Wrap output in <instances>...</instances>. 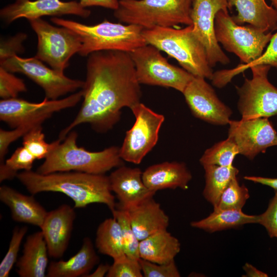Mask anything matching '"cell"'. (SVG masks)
I'll list each match as a JSON object with an SVG mask.
<instances>
[{
  "label": "cell",
  "mask_w": 277,
  "mask_h": 277,
  "mask_svg": "<svg viewBox=\"0 0 277 277\" xmlns=\"http://www.w3.org/2000/svg\"><path fill=\"white\" fill-rule=\"evenodd\" d=\"M88 56L83 101L75 118L60 132L62 141L82 124H90L97 132H106L119 121L123 108L131 109L141 103V84L130 53L100 51Z\"/></svg>",
  "instance_id": "obj_1"
},
{
  "label": "cell",
  "mask_w": 277,
  "mask_h": 277,
  "mask_svg": "<svg viewBox=\"0 0 277 277\" xmlns=\"http://www.w3.org/2000/svg\"><path fill=\"white\" fill-rule=\"evenodd\" d=\"M16 178L32 195L44 192L65 194L73 201L74 208L100 203L106 205L111 212L116 208L109 176L105 174L77 171L43 174L30 170L18 173Z\"/></svg>",
  "instance_id": "obj_2"
},
{
  "label": "cell",
  "mask_w": 277,
  "mask_h": 277,
  "mask_svg": "<svg viewBox=\"0 0 277 277\" xmlns=\"http://www.w3.org/2000/svg\"><path fill=\"white\" fill-rule=\"evenodd\" d=\"M77 136L76 131H71L54 147L36 171L43 174L66 171L105 174L124 165L120 147L112 146L102 151H90L77 145Z\"/></svg>",
  "instance_id": "obj_3"
},
{
  "label": "cell",
  "mask_w": 277,
  "mask_h": 277,
  "mask_svg": "<svg viewBox=\"0 0 277 277\" xmlns=\"http://www.w3.org/2000/svg\"><path fill=\"white\" fill-rule=\"evenodd\" d=\"M50 21L57 26L71 29L80 36L82 45L78 54L82 56L100 51L130 53L147 44L143 34L144 29L135 25H124L105 19L96 25H87L57 17H52Z\"/></svg>",
  "instance_id": "obj_4"
},
{
  "label": "cell",
  "mask_w": 277,
  "mask_h": 277,
  "mask_svg": "<svg viewBox=\"0 0 277 277\" xmlns=\"http://www.w3.org/2000/svg\"><path fill=\"white\" fill-rule=\"evenodd\" d=\"M147 43L175 58L194 76L212 80L213 72L204 47L193 32L192 24L182 29L157 27L144 29Z\"/></svg>",
  "instance_id": "obj_5"
},
{
  "label": "cell",
  "mask_w": 277,
  "mask_h": 277,
  "mask_svg": "<svg viewBox=\"0 0 277 277\" xmlns=\"http://www.w3.org/2000/svg\"><path fill=\"white\" fill-rule=\"evenodd\" d=\"M193 0H120L114 17L126 24L144 29L174 27L192 24L191 11Z\"/></svg>",
  "instance_id": "obj_6"
},
{
  "label": "cell",
  "mask_w": 277,
  "mask_h": 277,
  "mask_svg": "<svg viewBox=\"0 0 277 277\" xmlns=\"http://www.w3.org/2000/svg\"><path fill=\"white\" fill-rule=\"evenodd\" d=\"M215 37L228 52L236 55L244 63L250 64L264 53L272 36L249 25L237 24L228 10L219 11L215 18Z\"/></svg>",
  "instance_id": "obj_7"
},
{
  "label": "cell",
  "mask_w": 277,
  "mask_h": 277,
  "mask_svg": "<svg viewBox=\"0 0 277 277\" xmlns=\"http://www.w3.org/2000/svg\"><path fill=\"white\" fill-rule=\"evenodd\" d=\"M37 37L35 57L64 73L71 57L81 50L80 36L71 29L53 26L42 18L28 20Z\"/></svg>",
  "instance_id": "obj_8"
},
{
  "label": "cell",
  "mask_w": 277,
  "mask_h": 277,
  "mask_svg": "<svg viewBox=\"0 0 277 277\" xmlns=\"http://www.w3.org/2000/svg\"><path fill=\"white\" fill-rule=\"evenodd\" d=\"M155 46L147 44L130 53L140 84L171 88L182 93L194 76L170 64Z\"/></svg>",
  "instance_id": "obj_9"
},
{
  "label": "cell",
  "mask_w": 277,
  "mask_h": 277,
  "mask_svg": "<svg viewBox=\"0 0 277 277\" xmlns=\"http://www.w3.org/2000/svg\"><path fill=\"white\" fill-rule=\"evenodd\" d=\"M271 67L268 65L252 66V78H245L242 86L236 87L238 108L242 118H268L277 114V88L268 79Z\"/></svg>",
  "instance_id": "obj_10"
},
{
  "label": "cell",
  "mask_w": 277,
  "mask_h": 277,
  "mask_svg": "<svg viewBox=\"0 0 277 277\" xmlns=\"http://www.w3.org/2000/svg\"><path fill=\"white\" fill-rule=\"evenodd\" d=\"M130 109L135 121L126 132L120 155L123 161L139 164L156 144L165 117L142 103Z\"/></svg>",
  "instance_id": "obj_11"
},
{
  "label": "cell",
  "mask_w": 277,
  "mask_h": 277,
  "mask_svg": "<svg viewBox=\"0 0 277 277\" xmlns=\"http://www.w3.org/2000/svg\"><path fill=\"white\" fill-rule=\"evenodd\" d=\"M43 62L35 56L23 58L15 55L0 61V66L10 72L26 75L43 89L45 97L49 100H57L82 89L84 81L70 78Z\"/></svg>",
  "instance_id": "obj_12"
},
{
  "label": "cell",
  "mask_w": 277,
  "mask_h": 277,
  "mask_svg": "<svg viewBox=\"0 0 277 277\" xmlns=\"http://www.w3.org/2000/svg\"><path fill=\"white\" fill-rule=\"evenodd\" d=\"M82 98L81 90L61 99L49 100L45 97L39 103L18 97L1 100L0 120L12 128L29 124L42 125L54 113L74 107Z\"/></svg>",
  "instance_id": "obj_13"
},
{
  "label": "cell",
  "mask_w": 277,
  "mask_h": 277,
  "mask_svg": "<svg viewBox=\"0 0 277 277\" xmlns=\"http://www.w3.org/2000/svg\"><path fill=\"white\" fill-rule=\"evenodd\" d=\"M230 8L228 0H193L191 18L193 32L205 48L211 67L217 63L227 65L230 59L223 51L215 34V16L220 10Z\"/></svg>",
  "instance_id": "obj_14"
},
{
  "label": "cell",
  "mask_w": 277,
  "mask_h": 277,
  "mask_svg": "<svg viewBox=\"0 0 277 277\" xmlns=\"http://www.w3.org/2000/svg\"><path fill=\"white\" fill-rule=\"evenodd\" d=\"M228 124V137L236 144L239 154L249 160L277 146V132L267 117L230 120Z\"/></svg>",
  "instance_id": "obj_15"
},
{
  "label": "cell",
  "mask_w": 277,
  "mask_h": 277,
  "mask_svg": "<svg viewBox=\"0 0 277 277\" xmlns=\"http://www.w3.org/2000/svg\"><path fill=\"white\" fill-rule=\"evenodd\" d=\"M182 93L196 118L214 125L229 124L231 110L219 98L205 78L194 76Z\"/></svg>",
  "instance_id": "obj_16"
},
{
  "label": "cell",
  "mask_w": 277,
  "mask_h": 277,
  "mask_svg": "<svg viewBox=\"0 0 277 277\" xmlns=\"http://www.w3.org/2000/svg\"><path fill=\"white\" fill-rule=\"evenodd\" d=\"M91 11L83 7L79 2L61 0H15L1 9V18L9 24L17 19L28 20L42 18L44 16L57 17L74 15L83 18L90 16Z\"/></svg>",
  "instance_id": "obj_17"
},
{
  "label": "cell",
  "mask_w": 277,
  "mask_h": 277,
  "mask_svg": "<svg viewBox=\"0 0 277 277\" xmlns=\"http://www.w3.org/2000/svg\"><path fill=\"white\" fill-rule=\"evenodd\" d=\"M76 219L74 209L68 204L47 212L40 228L50 257L62 258L66 251Z\"/></svg>",
  "instance_id": "obj_18"
},
{
  "label": "cell",
  "mask_w": 277,
  "mask_h": 277,
  "mask_svg": "<svg viewBox=\"0 0 277 277\" xmlns=\"http://www.w3.org/2000/svg\"><path fill=\"white\" fill-rule=\"evenodd\" d=\"M140 168L123 165L108 176L111 190L119 201L117 207L127 209L154 196L156 192L146 186Z\"/></svg>",
  "instance_id": "obj_19"
},
{
  "label": "cell",
  "mask_w": 277,
  "mask_h": 277,
  "mask_svg": "<svg viewBox=\"0 0 277 277\" xmlns=\"http://www.w3.org/2000/svg\"><path fill=\"white\" fill-rule=\"evenodd\" d=\"M142 177L148 188L156 192L177 188L186 190L192 175L184 163L165 162L147 168L143 172Z\"/></svg>",
  "instance_id": "obj_20"
},
{
  "label": "cell",
  "mask_w": 277,
  "mask_h": 277,
  "mask_svg": "<svg viewBox=\"0 0 277 277\" xmlns=\"http://www.w3.org/2000/svg\"><path fill=\"white\" fill-rule=\"evenodd\" d=\"M125 210L128 213L133 229L140 241L166 230L168 227L169 217L153 197Z\"/></svg>",
  "instance_id": "obj_21"
},
{
  "label": "cell",
  "mask_w": 277,
  "mask_h": 277,
  "mask_svg": "<svg viewBox=\"0 0 277 277\" xmlns=\"http://www.w3.org/2000/svg\"><path fill=\"white\" fill-rule=\"evenodd\" d=\"M0 200L9 208L14 221L39 228L42 226L47 212L33 195L23 194L3 185L0 187Z\"/></svg>",
  "instance_id": "obj_22"
},
{
  "label": "cell",
  "mask_w": 277,
  "mask_h": 277,
  "mask_svg": "<svg viewBox=\"0 0 277 277\" xmlns=\"http://www.w3.org/2000/svg\"><path fill=\"white\" fill-rule=\"evenodd\" d=\"M237 11L232 17L238 25L244 23L266 33L277 30V10L265 0H228Z\"/></svg>",
  "instance_id": "obj_23"
},
{
  "label": "cell",
  "mask_w": 277,
  "mask_h": 277,
  "mask_svg": "<svg viewBox=\"0 0 277 277\" xmlns=\"http://www.w3.org/2000/svg\"><path fill=\"white\" fill-rule=\"evenodd\" d=\"M100 258L88 237L83 239L81 248L67 261L51 262L48 267V277H86L99 263Z\"/></svg>",
  "instance_id": "obj_24"
},
{
  "label": "cell",
  "mask_w": 277,
  "mask_h": 277,
  "mask_svg": "<svg viewBox=\"0 0 277 277\" xmlns=\"http://www.w3.org/2000/svg\"><path fill=\"white\" fill-rule=\"evenodd\" d=\"M48 251L41 231L29 235L24 244L22 255L16 263L21 277H45L48 267Z\"/></svg>",
  "instance_id": "obj_25"
},
{
  "label": "cell",
  "mask_w": 277,
  "mask_h": 277,
  "mask_svg": "<svg viewBox=\"0 0 277 277\" xmlns=\"http://www.w3.org/2000/svg\"><path fill=\"white\" fill-rule=\"evenodd\" d=\"M180 250L181 244L179 240L167 229L157 232L140 242V258L157 264H165L174 261Z\"/></svg>",
  "instance_id": "obj_26"
},
{
  "label": "cell",
  "mask_w": 277,
  "mask_h": 277,
  "mask_svg": "<svg viewBox=\"0 0 277 277\" xmlns=\"http://www.w3.org/2000/svg\"><path fill=\"white\" fill-rule=\"evenodd\" d=\"M258 215H248L242 209L214 208L208 216L193 221L191 226L213 232L238 227L246 224L258 223Z\"/></svg>",
  "instance_id": "obj_27"
},
{
  "label": "cell",
  "mask_w": 277,
  "mask_h": 277,
  "mask_svg": "<svg viewBox=\"0 0 277 277\" xmlns=\"http://www.w3.org/2000/svg\"><path fill=\"white\" fill-rule=\"evenodd\" d=\"M95 245L98 252L113 260L125 254L120 225L114 216L106 219L98 226Z\"/></svg>",
  "instance_id": "obj_28"
},
{
  "label": "cell",
  "mask_w": 277,
  "mask_h": 277,
  "mask_svg": "<svg viewBox=\"0 0 277 277\" xmlns=\"http://www.w3.org/2000/svg\"><path fill=\"white\" fill-rule=\"evenodd\" d=\"M205 170V185L203 190L205 199L216 207L220 197L230 182L236 177L239 170L234 166L214 165L203 166Z\"/></svg>",
  "instance_id": "obj_29"
},
{
  "label": "cell",
  "mask_w": 277,
  "mask_h": 277,
  "mask_svg": "<svg viewBox=\"0 0 277 277\" xmlns=\"http://www.w3.org/2000/svg\"><path fill=\"white\" fill-rule=\"evenodd\" d=\"M258 65H268L277 69V32L272 35L266 50L256 61L248 64H241L233 69L218 71L216 77L222 84L225 85L234 76Z\"/></svg>",
  "instance_id": "obj_30"
},
{
  "label": "cell",
  "mask_w": 277,
  "mask_h": 277,
  "mask_svg": "<svg viewBox=\"0 0 277 277\" xmlns=\"http://www.w3.org/2000/svg\"><path fill=\"white\" fill-rule=\"evenodd\" d=\"M239 154L236 144L229 138L214 144L205 150L200 159L202 166L214 165L221 166H233L235 156Z\"/></svg>",
  "instance_id": "obj_31"
},
{
  "label": "cell",
  "mask_w": 277,
  "mask_h": 277,
  "mask_svg": "<svg viewBox=\"0 0 277 277\" xmlns=\"http://www.w3.org/2000/svg\"><path fill=\"white\" fill-rule=\"evenodd\" d=\"M112 213L120 225L125 254L130 258L139 259L140 241L134 233L127 211L116 207Z\"/></svg>",
  "instance_id": "obj_32"
},
{
  "label": "cell",
  "mask_w": 277,
  "mask_h": 277,
  "mask_svg": "<svg viewBox=\"0 0 277 277\" xmlns=\"http://www.w3.org/2000/svg\"><path fill=\"white\" fill-rule=\"evenodd\" d=\"M42 132V125L37 126L23 137V146L25 147L36 160L45 159L54 147L61 141L58 138L56 141L48 143Z\"/></svg>",
  "instance_id": "obj_33"
},
{
  "label": "cell",
  "mask_w": 277,
  "mask_h": 277,
  "mask_svg": "<svg viewBox=\"0 0 277 277\" xmlns=\"http://www.w3.org/2000/svg\"><path fill=\"white\" fill-rule=\"evenodd\" d=\"M249 196L248 189L244 185H240L236 177L223 191L214 208L242 209Z\"/></svg>",
  "instance_id": "obj_34"
},
{
  "label": "cell",
  "mask_w": 277,
  "mask_h": 277,
  "mask_svg": "<svg viewBox=\"0 0 277 277\" xmlns=\"http://www.w3.org/2000/svg\"><path fill=\"white\" fill-rule=\"evenodd\" d=\"M27 226H16L13 230L8 251L0 264V277H8L17 261L18 253L23 238L28 231Z\"/></svg>",
  "instance_id": "obj_35"
},
{
  "label": "cell",
  "mask_w": 277,
  "mask_h": 277,
  "mask_svg": "<svg viewBox=\"0 0 277 277\" xmlns=\"http://www.w3.org/2000/svg\"><path fill=\"white\" fill-rule=\"evenodd\" d=\"M139 259L130 258L126 254L113 260L106 275L107 277H143Z\"/></svg>",
  "instance_id": "obj_36"
},
{
  "label": "cell",
  "mask_w": 277,
  "mask_h": 277,
  "mask_svg": "<svg viewBox=\"0 0 277 277\" xmlns=\"http://www.w3.org/2000/svg\"><path fill=\"white\" fill-rule=\"evenodd\" d=\"M27 91L23 80L0 66V97L2 100L17 97L20 93Z\"/></svg>",
  "instance_id": "obj_37"
},
{
  "label": "cell",
  "mask_w": 277,
  "mask_h": 277,
  "mask_svg": "<svg viewBox=\"0 0 277 277\" xmlns=\"http://www.w3.org/2000/svg\"><path fill=\"white\" fill-rule=\"evenodd\" d=\"M143 276L145 277H180V272L175 261L165 264H157L140 258Z\"/></svg>",
  "instance_id": "obj_38"
},
{
  "label": "cell",
  "mask_w": 277,
  "mask_h": 277,
  "mask_svg": "<svg viewBox=\"0 0 277 277\" xmlns=\"http://www.w3.org/2000/svg\"><path fill=\"white\" fill-rule=\"evenodd\" d=\"M42 125L29 124L19 126L12 130L0 129V164L4 163V158L10 145L21 137H23L33 128Z\"/></svg>",
  "instance_id": "obj_39"
},
{
  "label": "cell",
  "mask_w": 277,
  "mask_h": 277,
  "mask_svg": "<svg viewBox=\"0 0 277 277\" xmlns=\"http://www.w3.org/2000/svg\"><path fill=\"white\" fill-rule=\"evenodd\" d=\"M35 158L23 146L18 147L11 156L4 162L10 169L16 172L19 170L30 171Z\"/></svg>",
  "instance_id": "obj_40"
},
{
  "label": "cell",
  "mask_w": 277,
  "mask_h": 277,
  "mask_svg": "<svg viewBox=\"0 0 277 277\" xmlns=\"http://www.w3.org/2000/svg\"><path fill=\"white\" fill-rule=\"evenodd\" d=\"M258 223L263 226L271 238H277V190L266 211L258 215Z\"/></svg>",
  "instance_id": "obj_41"
},
{
  "label": "cell",
  "mask_w": 277,
  "mask_h": 277,
  "mask_svg": "<svg viewBox=\"0 0 277 277\" xmlns=\"http://www.w3.org/2000/svg\"><path fill=\"white\" fill-rule=\"evenodd\" d=\"M27 35L19 33L7 39H2L0 48V61L5 60L24 51L23 43Z\"/></svg>",
  "instance_id": "obj_42"
},
{
  "label": "cell",
  "mask_w": 277,
  "mask_h": 277,
  "mask_svg": "<svg viewBox=\"0 0 277 277\" xmlns=\"http://www.w3.org/2000/svg\"><path fill=\"white\" fill-rule=\"evenodd\" d=\"M120 0H80L81 5L84 8L89 7H101L107 9L116 10Z\"/></svg>",
  "instance_id": "obj_43"
},
{
  "label": "cell",
  "mask_w": 277,
  "mask_h": 277,
  "mask_svg": "<svg viewBox=\"0 0 277 277\" xmlns=\"http://www.w3.org/2000/svg\"><path fill=\"white\" fill-rule=\"evenodd\" d=\"M244 179L254 183L266 185L277 190V178H269L256 176H245Z\"/></svg>",
  "instance_id": "obj_44"
},
{
  "label": "cell",
  "mask_w": 277,
  "mask_h": 277,
  "mask_svg": "<svg viewBox=\"0 0 277 277\" xmlns=\"http://www.w3.org/2000/svg\"><path fill=\"white\" fill-rule=\"evenodd\" d=\"M18 172L8 168L5 163L0 164V182L5 180H11L16 177Z\"/></svg>",
  "instance_id": "obj_45"
},
{
  "label": "cell",
  "mask_w": 277,
  "mask_h": 277,
  "mask_svg": "<svg viewBox=\"0 0 277 277\" xmlns=\"http://www.w3.org/2000/svg\"><path fill=\"white\" fill-rule=\"evenodd\" d=\"M246 272V276L248 277H267V273L258 270L252 265L246 263L243 267Z\"/></svg>",
  "instance_id": "obj_46"
},
{
  "label": "cell",
  "mask_w": 277,
  "mask_h": 277,
  "mask_svg": "<svg viewBox=\"0 0 277 277\" xmlns=\"http://www.w3.org/2000/svg\"><path fill=\"white\" fill-rule=\"evenodd\" d=\"M110 265L108 264H100L94 271L89 273L86 277H103L106 276Z\"/></svg>",
  "instance_id": "obj_47"
},
{
  "label": "cell",
  "mask_w": 277,
  "mask_h": 277,
  "mask_svg": "<svg viewBox=\"0 0 277 277\" xmlns=\"http://www.w3.org/2000/svg\"><path fill=\"white\" fill-rule=\"evenodd\" d=\"M273 7L277 10V0H271Z\"/></svg>",
  "instance_id": "obj_48"
},
{
  "label": "cell",
  "mask_w": 277,
  "mask_h": 277,
  "mask_svg": "<svg viewBox=\"0 0 277 277\" xmlns=\"http://www.w3.org/2000/svg\"></svg>",
  "instance_id": "obj_49"
}]
</instances>
